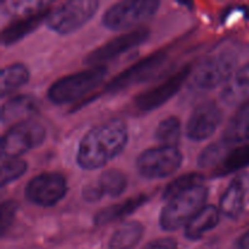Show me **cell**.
Here are the masks:
<instances>
[{
  "label": "cell",
  "instance_id": "cell-1",
  "mask_svg": "<svg viewBox=\"0 0 249 249\" xmlns=\"http://www.w3.org/2000/svg\"><path fill=\"white\" fill-rule=\"evenodd\" d=\"M129 140L128 126L122 119L113 118L87 131L78 143L75 162L84 170L105 167L118 157Z\"/></svg>",
  "mask_w": 249,
  "mask_h": 249
},
{
  "label": "cell",
  "instance_id": "cell-2",
  "mask_svg": "<svg viewBox=\"0 0 249 249\" xmlns=\"http://www.w3.org/2000/svg\"><path fill=\"white\" fill-rule=\"evenodd\" d=\"M106 75L107 68L105 66L87 68L65 75L53 82L48 89L46 95L55 105L72 104L96 89L104 82Z\"/></svg>",
  "mask_w": 249,
  "mask_h": 249
},
{
  "label": "cell",
  "instance_id": "cell-3",
  "mask_svg": "<svg viewBox=\"0 0 249 249\" xmlns=\"http://www.w3.org/2000/svg\"><path fill=\"white\" fill-rule=\"evenodd\" d=\"M208 189L204 184L197 185L175 195L163 206L160 213V226L163 231H175L187 225L204 207Z\"/></svg>",
  "mask_w": 249,
  "mask_h": 249
},
{
  "label": "cell",
  "instance_id": "cell-4",
  "mask_svg": "<svg viewBox=\"0 0 249 249\" xmlns=\"http://www.w3.org/2000/svg\"><path fill=\"white\" fill-rule=\"evenodd\" d=\"M99 6L100 2L96 0H70L51 9L45 23L55 33L68 36L88 23Z\"/></svg>",
  "mask_w": 249,
  "mask_h": 249
},
{
  "label": "cell",
  "instance_id": "cell-5",
  "mask_svg": "<svg viewBox=\"0 0 249 249\" xmlns=\"http://www.w3.org/2000/svg\"><path fill=\"white\" fill-rule=\"evenodd\" d=\"M160 6L158 0H125L111 5L102 15L104 27L111 31H125L151 18Z\"/></svg>",
  "mask_w": 249,
  "mask_h": 249
},
{
  "label": "cell",
  "instance_id": "cell-6",
  "mask_svg": "<svg viewBox=\"0 0 249 249\" xmlns=\"http://www.w3.org/2000/svg\"><path fill=\"white\" fill-rule=\"evenodd\" d=\"M182 160V153L177 146L160 145L142 151L136 160L135 167L145 179H164L180 169Z\"/></svg>",
  "mask_w": 249,
  "mask_h": 249
},
{
  "label": "cell",
  "instance_id": "cell-7",
  "mask_svg": "<svg viewBox=\"0 0 249 249\" xmlns=\"http://www.w3.org/2000/svg\"><path fill=\"white\" fill-rule=\"evenodd\" d=\"M237 61V55L231 49H221L212 53L195 70L194 84L202 90H212L225 84L235 73Z\"/></svg>",
  "mask_w": 249,
  "mask_h": 249
},
{
  "label": "cell",
  "instance_id": "cell-8",
  "mask_svg": "<svg viewBox=\"0 0 249 249\" xmlns=\"http://www.w3.org/2000/svg\"><path fill=\"white\" fill-rule=\"evenodd\" d=\"M46 138L45 126L33 119H26L7 129L1 138V157L19 158L33 148L39 147Z\"/></svg>",
  "mask_w": 249,
  "mask_h": 249
},
{
  "label": "cell",
  "instance_id": "cell-9",
  "mask_svg": "<svg viewBox=\"0 0 249 249\" xmlns=\"http://www.w3.org/2000/svg\"><path fill=\"white\" fill-rule=\"evenodd\" d=\"M67 180L61 173L45 172L27 182L24 197L39 207H53L67 194Z\"/></svg>",
  "mask_w": 249,
  "mask_h": 249
},
{
  "label": "cell",
  "instance_id": "cell-10",
  "mask_svg": "<svg viewBox=\"0 0 249 249\" xmlns=\"http://www.w3.org/2000/svg\"><path fill=\"white\" fill-rule=\"evenodd\" d=\"M167 61L168 56L165 51L162 50L151 53L109 80L105 90L109 94H116L122 90L129 89L134 85L141 84L157 74Z\"/></svg>",
  "mask_w": 249,
  "mask_h": 249
},
{
  "label": "cell",
  "instance_id": "cell-11",
  "mask_svg": "<svg viewBox=\"0 0 249 249\" xmlns=\"http://www.w3.org/2000/svg\"><path fill=\"white\" fill-rule=\"evenodd\" d=\"M150 36V31L147 28L135 29L128 33H123L121 36L112 38L102 45L97 46L94 50L90 51L84 58V63L88 66H104L102 63L107 61H112L122 53L138 48L141 44L145 43Z\"/></svg>",
  "mask_w": 249,
  "mask_h": 249
},
{
  "label": "cell",
  "instance_id": "cell-12",
  "mask_svg": "<svg viewBox=\"0 0 249 249\" xmlns=\"http://www.w3.org/2000/svg\"><path fill=\"white\" fill-rule=\"evenodd\" d=\"M191 65L185 66L181 70L178 71L177 73L170 75L167 80H164V82L160 83L156 87L139 94L134 99L135 108L143 112L153 111L156 108H160L162 105L169 101L175 94H178L180 91V89H181L184 83L187 80L189 75L191 74Z\"/></svg>",
  "mask_w": 249,
  "mask_h": 249
},
{
  "label": "cell",
  "instance_id": "cell-13",
  "mask_svg": "<svg viewBox=\"0 0 249 249\" xmlns=\"http://www.w3.org/2000/svg\"><path fill=\"white\" fill-rule=\"evenodd\" d=\"M223 121V111L214 101H204L194 108L187 119L185 133L192 141L211 138Z\"/></svg>",
  "mask_w": 249,
  "mask_h": 249
},
{
  "label": "cell",
  "instance_id": "cell-14",
  "mask_svg": "<svg viewBox=\"0 0 249 249\" xmlns=\"http://www.w3.org/2000/svg\"><path fill=\"white\" fill-rule=\"evenodd\" d=\"M249 194V174H240L233 178L223 192L219 209L225 216L236 219L245 212Z\"/></svg>",
  "mask_w": 249,
  "mask_h": 249
},
{
  "label": "cell",
  "instance_id": "cell-15",
  "mask_svg": "<svg viewBox=\"0 0 249 249\" xmlns=\"http://www.w3.org/2000/svg\"><path fill=\"white\" fill-rule=\"evenodd\" d=\"M220 99L228 106H242L249 101V63L236 70L224 84Z\"/></svg>",
  "mask_w": 249,
  "mask_h": 249
},
{
  "label": "cell",
  "instance_id": "cell-16",
  "mask_svg": "<svg viewBox=\"0 0 249 249\" xmlns=\"http://www.w3.org/2000/svg\"><path fill=\"white\" fill-rule=\"evenodd\" d=\"M51 9L41 10V11L32 14L29 16L22 17V18L16 19L9 26L5 27L1 32V44L4 46H10L12 44L17 43L28 36L29 33L34 31L41 22L46 21L48 15L50 14Z\"/></svg>",
  "mask_w": 249,
  "mask_h": 249
},
{
  "label": "cell",
  "instance_id": "cell-17",
  "mask_svg": "<svg viewBox=\"0 0 249 249\" xmlns=\"http://www.w3.org/2000/svg\"><path fill=\"white\" fill-rule=\"evenodd\" d=\"M147 201V195L141 194L138 195V196L130 197V198L125 199L121 203L105 207L94 215V224L97 226H102L113 223L116 220H121V219L130 215L131 213L141 208Z\"/></svg>",
  "mask_w": 249,
  "mask_h": 249
},
{
  "label": "cell",
  "instance_id": "cell-18",
  "mask_svg": "<svg viewBox=\"0 0 249 249\" xmlns=\"http://www.w3.org/2000/svg\"><path fill=\"white\" fill-rule=\"evenodd\" d=\"M38 109L39 104L34 96L17 95V96L10 97L1 106V112H0L1 124L6 125L12 122L18 121V119L28 118L32 114L36 113Z\"/></svg>",
  "mask_w": 249,
  "mask_h": 249
},
{
  "label": "cell",
  "instance_id": "cell-19",
  "mask_svg": "<svg viewBox=\"0 0 249 249\" xmlns=\"http://www.w3.org/2000/svg\"><path fill=\"white\" fill-rule=\"evenodd\" d=\"M220 221V209L215 206H204L185 226L184 236L189 241H198L218 226Z\"/></svg>",
  "mask_w": 249,
  "mask_h": 249
},
{
  "label": "cell",
  "instance_id": "cell-20",
  "mask_svg": "<svg viewBox=\"0 0 249 249\" xmlns=\"http://www.w3.org/2000/svg\"><path fill=\"white\" fill-rule=\"evenodd\" d=\"M221 139L230 146L249 143V101L243 104L230 119Z\"/></svg>",
  "mask_w": 249,
  "mask_h": 249
},
{
  "label": "cell",
  "instance_id": "cell-21",
  "mask_svg": "<svg viewBox=\"0 0 249 249\" xmlns=\"http://www.w3.org/2000/svg\"><path fill=\"white\" fill-rule=\"evenodd\" d=\"M142 223L130 220L121 224L112 233L108 242V249H133L143 236Z\"/></svg>",
  "mask_w": 249,
  "mask_h": 249
},
{
  "label": "cell",
  "instance_id": "cell-22",
  "mask_svg": "<svg viewBox=\"0 0 249 249\" xmlns=\"http://www.w3.org/2000/svg\"><path fill=\"white\" fill-rule=\"evenodd\" d=\"M31 77L28 67L21 62H15L1 68L0 73V96L6 97L27 84Z\"/></svg>",
  "mask_w": 249,
  "mask_h": 249
},
{
  "label": "cell",
  "instance_id": "cell-23",
  "mask_svg": "<svg viewBox=\"0 0 249 249\" xmlns=\"http://www.w3.org/2000/svg\"><path fill=\"white\" fill-rule=\"evenodd\" d=\"M100 187L104 191L105 196H109L112 198L119 197L128 186V178L124 172L117 168H111L101 173L97 179Z\"/></svg>",
  "mask_w": 249,
  "mask_h": 249
},
{
  "label": "cell",
  "instance_id": "cell-24",
  "mask_svg": "<svg viewBox=\"0 0 249 249\" xmlns=\"http://www.w3.org/2000/svg\"><path fill=\"white\" fill-rule=\"evenodd\" d=\"M181 136V121L177 116H169L158 123L155 139L162 146H177Z\"/></svg>",
  "mask_w": 249,
  "mask_h": 249
},
{
  "label": "cell",
  "instance_id": "cell-25",
  "mask_svg": "<svg viewBox=\"0 0 249 249\" xmlns=\"http://www.w3.org/2000/svg\"><path fill=\"white\" fill-rule=\"evenodd\" d=\"M231 146L226 143L225 141L221 140L212 142L202 150V152L197 158V165L199 168H212L219 167L224 162L229 153L231 152Z\"/></svg>",
  "mask_w": 249,
  "mask_h": 249
},
{
  "label": "cell",
  "instance_id": "cell-26",
  "mask_svg": "<svg viewBox=\"0 0 249 249\" xmlns=\"http://www.w3.org/2000/svg\"><path fill=\"white\" fill-rule=\"evenodd\" d=\"M249 165V143L245 146H240L229 153L228 157L224 160L219 167H216L215 175L223 177V175H229L231 173L238 172L245 167Z\"/></svg>",
  "mask_w": 249,
  "mask_h": 249
},
{
  "label": "cell",
  "instance_id": "cell-27",
  "mask_svg": "<svg viewBox=\"0 0 249 249\" xmlns=\"http://www.w3.org/2000/svg\"><path fill=\"white\" fill-rule=\"evenodd\" d=\"M49 1H2L1 14L7 17H26L41 10L49 9Z\"/></svg>",
  "mask_w": 249,
  "mask_h": 249
},
{
  "label": "cell",
  "instance_id": "cell-28",
  "mask_svg": "<svg viewBox=\"0 0 249 249\" xmlns=\"http://www.w3.org/2000/svg\"><path fill=\"white\" fill-rule=\"evenodd\" d=\"M204 184V177L199 173H189V174L181 175L173 180L172 182L168 184V186L164 189L163 192V199L168 201L169 198L174 197L175 195L184 192L191 187L197 186V185Z\"/></svg>",
  "mask_w": 249,
  "mask_h": 249
},
{
  "label": "cell",
  "instance_id": "cell-29",
  "mask_svg": "<svg viewBox=\"0 0 249 249\" xmlns=\"http://www.w3.org/2000/svg\"><path fill=\"white\" fill-rule=\"evenodd\" d=\"M27 168H28V164L22 158H7V160H2L1 178H0V184H1V186H6V185L11 184V182L19 179L27 172Z\"/></svg>",
  "mask_w": 249,
  "mask_h": 249
},
{
  "label": "cell",
  "instance_id": "cell-30",
  "mask_svg": "<svg viewBox=\"0 0 249 249\" xmlns=\"http://www.w3.org/2000/svg\"><path fill=\"white\" fill-rule=\"evenodd\" d=\"M18 209V206L15 201H5L1 203V209H0V231L1 235L4 236L6 233L7 229L12 225L16 216V212Z\"/></svg>",
  "mask_w": 249,
  "mask_h": 249
},
{
  "label": "cell",
  "instance_id": "cell-31",
  "mask_svg": "<svg viewBox=\"0 0 249 249\" xmlns=\"http://www.w3.org/2000/svg\"><path fill=\"white\" fill-rule=\"evenodd\" d=\"M104 191L100 187L97 180L91 182H88L84 185L82 190V197L84 201L89 202V203H95V202H99L100 199L104 197Z\"/></svg>",
  "mask_w": 249,
  "mask_h": 249
},
{
  "label": "cell",
  "instance_id": "cell-32",
  "mask_svg": "<svg viewBox=\"0 0 249 249\" xmlns=\"http://www.w3.org/2000/svg\"><path fill=\"white\" fill-rule=\"evenodd\" d=\"M142 249H179L178 241L173 237H160L150 241Z\"/></svg>",
  "mask_w": 249,
  "mask_h": 249
},
{
  "label": "cell",
  "instance_id": "cell-33",
  "mask_svg": "<svg viewBox=\"0 0 249 249\" xmlns=\"http://www.w3.org/2000/svg\"><path fill=\"white\" fill-rule=\"evenodd\" d=\"M236 243H237L238 249H249V230L246 231L242 236H240Z\"/></svg>",
  "mask_w": 249,
  "mask_h": 249
}]
</instances>
